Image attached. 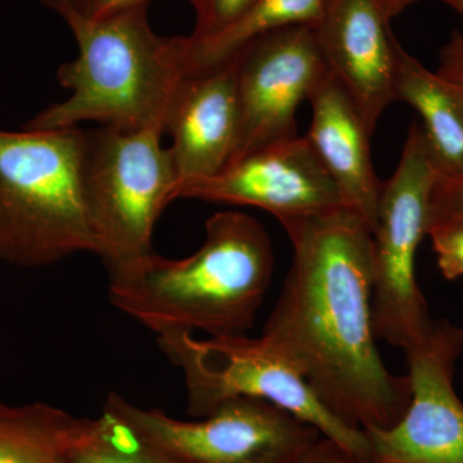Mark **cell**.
Masks as SVG:
<instances>
[{
    "mask_svg": "<svg viewBox=\"0 0 463 463\" xmlns=\"http://www.w3.org/2000/svg\"><path fill=\"white\" fill-rule=\"evenodd\" d=\"M294 259L261 337L355 429H389L412 401L390 373L373 328V232L345 206L283 225Z\"/></svg>",
    "mask_w": 463,
    "mask_h": 463,
    "instance_id": "obj_1",
    "label": "cell"
},
{
    "mask_svg": "<svg viewBox=\"0 0 463 463\" xmlns=\"http://www.w3.org/2000/svg\"><path fill=\"white\" fill-rule=\"evenodd\" d=\"M205 230L191 257L152 252L109 270V301L156 335H245L272 281V242L263 225L239 212L215 213Z\"/></svg>",
    "mask_w": 463,
    "mask_h": 463,
    "instance_id": "obj_2",
    "label": "cell"
},
{
    "mask_svg": "<svg viewBox=\"0 0 463 463\" xmlns=\"http://www.w3.org/2000/svg\"><path fill=\"white\" fill-rule=\"evenodd\" d=\"M66 23L79 56L61 65L57 78L71 96L43 109L23 129H69L94 121L127 132L148 128L164 132L170 99L184 72L175 38L152 32L147 5L99 20Z\"/></svg>",
    "mask_w": 463,
    "mask_h": 463,
    "instance_id": "obj_3",
    "label": "cell"
},
{
    "mask_svg": "<svg viewBox=\"0 0 463 463\" xmlns=\"http://www.w3.org/2000/svg\"><path fill=\"white\" fill-rule=\"evenodd\" d=\"M84 130H0V259L42 268L97 254L85 203Z\"/></svg>",
    "mask_w": 463,
    "mask_h": 463,
    "instance_id": "obj_4",
    "label": "cell"
},
{
    "mask_svg": "<svg viewBox=\"0 0 463 463\" xmlns=\"http://www.w3.org/2000/svg\"><path fill=\"white\" fill-rule=\"evenodd\" d=\"M157 343L184 376L191 416H209L234 399H257L294 414L353 455L373 459L365 432L334 416L303 374L263 337L196 339L192 332L170 331L157 335Z\"/></svg>",
    "mask_w": 463,
    "mask_h": 463,
    "instance_id": "obj_5",
    "label": "cell"
},
{
    "mask_svg": "<svg viewBox=\"0 0 463 463\" xmlns=\"http://www.w3.org/2000/svg\"><path fill=\"white\" fill-rule=\"evenodd\" d=\"M163 134L160 128L84 130L85 203L109 272L154 252L155 225L178 182Z\"/></svg>",
    "mask_w": 463,
    "mask_h": 463,
    "instance_id": "obj_6",
    "label": "cell"
},
{
    "mask_svg": "<svg viewBox=\"0 0 463 463\" xmlns=\"http://www.w3.org/2000/svg\"><path fill=\"white\" fill-rule=\"evenodd\" d=\"M437 173L421 124L413 123L397 169L383 183L373 230L374 335L404 352L426 339L435 325L417 283L416 257L428 236Z\"/></svg>",
    "mask_w": 463,
    "mask_h": 463,
    "instance_id": "obj_7",
    "label": "cell"
},
{
    "mask_svg": "<svg viewBox=\"0 0 463 463\" xmlns=\"http://www.w3.org/2000/svg\"><path fill=\"white\" fill-rule=\"evenodd\" d=\"M105 413L161 463H298L322 437L294 414L257 399H234L190 422L111 392Z\"/></svg>",
    "mask_w": 463,
    "mask_h": 463,
    "instance_id": "obj_8",
    "label": "cell"
},
{
    "mask_svg": "<svg viewBox=\"0 0 463 463\" xmlns=\"http://www.w3.org/2000/svg\"><path fill=\"white\" fill-rule=\"evenodd\" d=\"M232 57L241 111L233 164L259 149L297 138L298 106L309 99L328 71L315 32L307 25L264 33Z\"/></svg>",
    "mask_w": 463,
    "mask_h": 463,
    "instance_id": "obj_9",
    "label": "cell"
},
{
    "mask_svg": "<svg viewBox=\"0 0 463 463\" xmlns=\"http://www.w3.org/2000/svg\"><path fill=\"white\" fill-rule=\"evenodd\" d=\"M463 328L435 322L405 350L412 401L389 429H364L376 463H463V403L455 389Z\"/></svg>",
    "mask_w": 463,
    "mask_h": 463,
    "instance_id": "obj_10",
    "label": "cell"
},
{
    "mask_svg": "<svg viewBox=\"0 0 463 463\" xmlns=\"http://www.w3.org/2000/svg\"><path fill=\"white\" fill-rule=\"evenodd\" d=\"M176 199L259 207L282 227L345 206L306 137L252 152L215 175L179 183Z\"/></svg>",
    "mask_w": 463,
    "mask_h": 463,
    "instance_id": "obj_11",
    "label": "cell"
},
{
    "mask_svg": "<svg viewBox=\"0 0 463 463\" xmlns=\"http://www.w3.org/2000/svg\"><path fill=\"white\" fill-rule=\"evenodd\" d=\"M390 21L380 0H327L312 26L327 71L373 133L385 109L397 102L403 47Z\"/></svg>",
    "mask_w": 463,
    "mask_h": 463,
    "instance_id": "obj_12",
    "label": "cell"
},
{
    "mask_svg": "<svg viewBox=\"0 0 463 463\" xmlns=\"http://www.w3.org/2000/svg\"><path fill=\"white\" fill-rule=\"evenodd\" d=\"M240 130L233 57L185 71L174 90L164 123V134L173 139L167 151L176 185L215 175L230 165L239 147Z\"/></svg>",
    "mask_w": 463,
    "mask_h": 463,
    "instance_id": "obj_13",
    "label": "cell"
},
{
    "mask_svg": "<svg viewBox=\"0 0 463 463\" xmlns=\"http://www.w3.org/2000/svg\"><path fill=\"white\" fill-rule=\"evenodd\" d=\"M307 100L313 118L304 137L336 184L344 205L361 215L373 232L383 188L371 156L373 133L330 72Z\"/></svg>",
    "mask_w": 463,
    "mask_h": 463,
    "instance_id": "obj_14",
    "label": "cell"
},
{
    "mask_svg": "<svg viewBox=\"0 0 463 463\" xmlns=\"http://www.w3.org/2000/svg\"><path fill=\"white\" fill-rule=\"evenodd\" d=\"M397 100L419 112L438 173L463 175V85L402 51Z\"/></svg>",
    "mask_w": 463,
    "mask_h": 463,
    "instance_id": "obj_15",
    "label": "cell"
},
{
    "mask_svg": "<svg viewBox=\"0 0 463 463\" xmlns=\"http://www.w3.org/2000/svg\"><path fill=\"white\" fill-rule=\"evenodd\" d=\"M94 420L42 403H0V463H70Z\"/></svg>",
    "mask_w": 463,
    "mask_h": 463,
    "instance_id": "obj_16",
    "label": "cell"
},
{
    "mask_svg": "<svg viewBox=\"0 0 463 463\" xmlns=\"http://www.w3.org/2000/svg\"><path fill=\"white\" fill-rule=\"evenodd\" d=\"M327 0H258L239 23L206 39L175 38L183 72L218 65L258 36L283 27L315 26Z\"/></svg>",
    "mask_w": 463,
    "mask_h": 463,
    "instance_id": "obj_17",
    "label": "cell"
},
{
    "mask_svg": "<svg viewBox=\"0 0 463 463\" xmlns=\"http://www.w3.org/2000/svg\"><path fill=\"white\" fill-rule=\"evenodd\" d=\"M196 14L194 32L188 35L192 42L206 41L218 35L254 7L258 0H190Z\"/></svg>",
    "mask_w": 463,
    "mask_h": 463,
    "instance_id": "obj_18",
    "label": "cell"
},
{
    "mask_svg": "<svg viewBox=\"0 0 463 463\" xmlns=\"http://www.w3.org/2000/svg\"><path fill=\"white\" fill-rule=\"evenodd\" d=\"M438 227L463 228V175L437 173L429 199L428 232Z\"/></svg>",
    "mask_w": 463,
    "mask_h": 463,
    "instance_id": "obj_19",
    "label": "cell"
},
{
    "mask_svg": "<svg viewBox=\"0 0 463 463\" xmlns=\"http://www.w3.org/2000/svg\"><path fill=\"white\" fill-rule=\"evenodd\" d=\"M149 0H44L45 5L57 12L63 20L93 21L108 17L138 5H148Z\"/></svg>",
    "mask_w": 463,
    "mask_h": 463,
    "instance_id": "obj_20",
    "label": "cell"
},
{
    "mask_svg": "<svg viewBox=\"0 0 463 463\" xmlns=\"http://www.w3.org/2000/svg\"><path fill=\"white\" fill-rule=\"evenodd\" d=\"M438 267L448 281L463 277V228L438 227L429 230Z\"/></svg>",
    "mask_w": 463,
    "mask_h": 463,
    "instance_id": "obj_21",
    "label": "cell"
},
{
    "mask_svg": "<svg viewBox=\"0 0 463 463\" xmlns=\"http://www.w3.org/2000/svg\"><path fill=\"white\" fill-rule=\"evenodd\" d=\"M298 463H376L373 459L353 455L330 439L321 437L304 453Z\"/></svg>",
    "mask_w": 463,
    "mask_h": 463,
    "instance_id": "obj_22",
    "label": "cell"
},
{
    "mask_svg": "<svg viewBox=\"0 0 463 463\" xmlns=\"http://www.w3.org/2000/svg\"><path fill=\"white\" fill-rule=\"evenodd\" d=\"M439 74L463 85V33L453 32L440 51Z\"/></svg>",
    "mask_w": 463,
    "mask_h": 463,
    "instance_id": "obj_23",
    "label": "cell"
},
{
    "mask_svg": "<svg viewBox=\"0 0 463 463\" xmlns=\"http://www.w3.org/2000/svg\"><path fill=\"white\" fill-rule=\"evenodd\" d=\"M128 431V430H127ZM130 435V434H129ZM128 463H161L156 458L149 456L147 452L142 449L136 440L130 435V443L128 447Z\"/></svg>",
    "mask_w": 463,
    "mask_h": 463,
    "instance_id": "obj_24",
    "label": "cell"
},
{
    "mask_svg": "<svg viewBox=\"0 0 463 463\" xmlns=\"http://www.w3.org/2000/svg\"><path fill=\"white\" fill-rule=\"evenodd\" d=\"M380 2L388 16L392 20L414 3L421 2V0H380Z\"/></svg>",
    "mask_w": 463,
    "mask_h": 463,
    "instance_id": "obj_25",
    "label": "cell"
},
{
    "mask_svg": "<svg viewBox=\"0 0 463 463\" xmlns=\"http://www.w3.org/2000/svg\"><path fill=\"white\" fill-rule=\"evenodd\" d=\"M440 2L446 3L447 5H449L450 8L455 9L463 16V0H440Z\"/></svg>",
    "mask_w": 463,
    "mask_h": 463,
    "instance_id": "obj_26",
    "label": "cell"
}]
</instances>
